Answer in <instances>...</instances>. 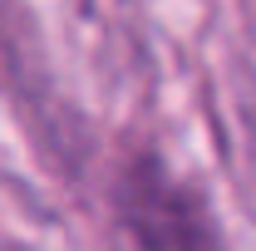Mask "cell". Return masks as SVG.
<instances>
[{
	"label": "cell",
	"mask_w": 256,
	"mask_h": 251,
	"mask_svg": "<svg viewBox=\"0 0 256 251\" xmlns=\"http://www.w3.org/2000/svg\"><path fill=\"white\" fill-rule=\"evenodd\" d=\"M118 251H222V232L202 192L168 172L153 153L133 158L114 188Z\"/></svg>",
	"instance_id": "obj_1"
}]
</instances>
